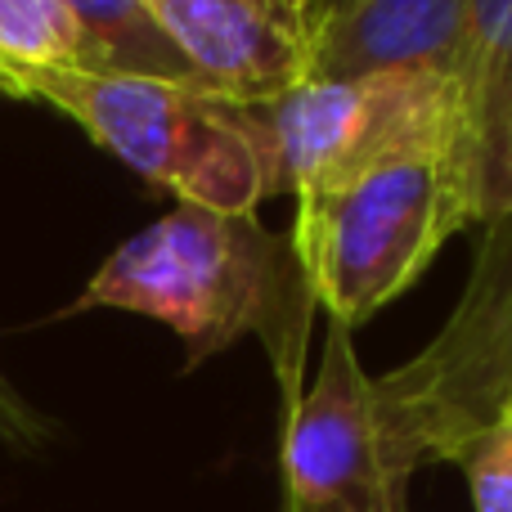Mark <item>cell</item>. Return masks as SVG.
<instances>
[{
    "label": "cell",
    "instance_id": "1",
    "mask_svg": "<svg viewBox=\"0 0 512 512\" xmlns=\"http://www.w3.org/2000/svg\"><path fill=\"white\" fill-rule=\"evenodd\" d=\"M122 310L167 324L198 369L239 337L270 351L283 409L301 396V360L315 297L288 234H270L256 216H225L176 203L104 256L81 297L63 315Z\"/></svg>",
    "mask_w": 512,
    "mask_h": 512
},
{
    "label": "cell",
    "instance_id": "2",
    "mask_svg": "<svg viewBox=\"0 0 512 512\" xmlns=\"http://www.w3.org/2000/svg\"><path fill=\"white\" fill-rule=\"evenodd\" d=\"M5 95L63 113L99 149L185 207L256 216V203L265 198L252 108L225 104L198 86L90 68H41L9 77Z\"/></svg>",
    "mask_w": 512,
    "mask_h": 512
},
{
    "label": "cell",
    "instance_id": "3",
    "mask_svg": "<svg viewBox=\"0 0 512 512\" xmlns=\"http://www.w3.org/2000/svg\"><path fill=\"white\" fill-rule=\"evenodd\" d=\"M477 221L463 162L409 158L297 198L288 243L315 306L355 333L423 279L450 234Z\"/></svg>",
    "mask_w": 512,
    "mask_h": 512
},
{
    "label": "cell",
    "instance_id": "4",
    "mask_svg": "<svg viewBox=\"0 0 512 512\" xmlns=\"http://www.w3.org/2000/svg\"><path fill=\"white\" fill-rule=\"evenodd\" d=\"M252 117L265 162V198L328 194L409 158H454L468 171L463 90L441 72L400 68L301 81L274 104L252 108Z\"/></svg>",
    "mask_w": 512,
    "mask_h": 512
},
{
    "label": "cell",
    "instance_id": "5",
    "mask_svg": "<svg viewBox=\"0 0 512 512\" xmlns=\"http://www.w3.org/2000/svg\"><path fill=\"white\" fill-rule=\"evenodd\" d=\"M283 512H405V490L387 468L378 391L337 319H328L319 369L283 423Z\"/></svg>",
    "mask_w": 512,
    "mask_h": 512
},
{
    "label": "cell",
    "instance_id": "6",
    "mask_svg": "<svg viewBox=\"0 0 512 512\" xmlns=\"http://www.w3.org/2000/svg\"><path fill=\"white\" fill-rule=\"evenodd\" d=\"M207 95L265 108L306 81L297 0H153Z\"/></svg>",
    "mask_w": 512,
    "mask_h": 512
},
{
    "label": "cell",
    "instance_id": "7",
    "mask_svg": "<svg viewBox=\"0 0 512 512\" xmlns=\"http://www.w3.org/2000/svg\"><path fill=\"white\" fill-rule=\"evenodd\" d=\"M472 0H342L306 27V81L369 72H441L463 77Z\"/></svg>",
    "mask_w": 512,
    "mask_h": 512
},
{
    "label": "cell",
    "instance_id": "8",
    "mask_svg": "<svg viewBox=\"0 0 512 512\" xmlns=\"http://www.w3.org/2000/svg\"><path fill=\"white\" fill-rule=\"evenodd\" d=\"M468 171L481 221H512V0L468 5Z\"/></svg>",
    "mask_w": 512,
    "mask_h": 512
},
{
    "label": "cell",
    "instance_id": "9",
    "mask_svg": "<svg viewBox=\"0 0 512 512\" xmlns=\"http://www.w3.org/2000/svg\"><path fill=\"white\" fill-rule=\"evenodd\" d=\"M63 5H68L72 23L81 32L77 68L198 86L194 68L185 63L171 32L162 27V14L153 0H63Z\"/></svg>",
    "mask_w": 512,
    "mask_h": 512
},
{
    "label": "cell",
    "instance_id": "10",
    "mask_svg": "<svg viewBox=\"0 0 512 512\" xmlns=\"http://www.w3.org/2000/svg\"><path fill=\"white\" fill-rule=\"evenodd\" d=\"M81 32L63 0H0V95L9 77L41 68H77Z\"/></svg>",
    "mask_w": 512,
    "mask_h": 512
},
{
    "label": "cell",
    "instance_id": "11",
    "mask_svg": "<svg viewBox=\"0 0 512 512\" xmlns=\"http://www.w3.org/2000/svg\"><path fill=\"white\" fill-rule=\"evenodd\" d=\"M454 468L468 477L477 512H512V382L486 418L450 450Z\"/></svg>",
    "mask_w": 512,
    "mask_h": 512
},
{
    "label": "cell",
    "instance_id": "12",
    "mask_svg": "<svg viewBox=\"0 0 512 512\" xmlns=\"http://www.w3.org/2000/svg\"><path fill=\"white\" fill-rule=\"evenodd\" d=\"M54 441V418H45L0 364V445L14 454H41Z\"/></svg>",
    "mask_w": 512,
    "mask_h": 512
},
{
    "label": "cell",
    "instance_id": "13",
    "mask_svg": "<svg viewBox=\"0 0 512 512\" xmlns=\"http://www.w3.org/2000/svg\"><path fill=\"white\" fill-rule=\"evenodd\" d=\"M342 0H297V14H301V27H315L328 9H337Z\"/></svg>",
    "mask_w": 512,
    "mask_h": 512
}]
</instances>
